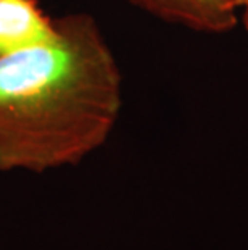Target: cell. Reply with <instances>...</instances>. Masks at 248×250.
Returning <instances> with one entry per match:
<instances>
[{
    "instance_id": "7a4b0ae2",
    "label": "cell",
    "mask_w": 248,
    "mask_h": 250,
    "mask_svg": "<svg viewBox=\"0 0 248 250\" xmlns=\"http://www.w3.org/2000/svg\"><path fill=\"white\" fill-rule=\"evenodd\" d=\"M142 12L198 33L219 34L235 28L247 0H128Z\"/></svg>"
},
{
    "instance_id": "277c9868",
    "label": "cell",
    "mask_w": 248,
    "mask_h": 250,
    "mask_svg": "<svg viewBox=\"0 0 248 250\" xmlns=\"http://www.w3.org/2000/svg\"><path fill=\"white\" fill-rule=\"evenodd\" d=\"M240 20L244 21L245 28L248 29V0H247V2H245L244 8H242V13H240Z\"/></svg>"
},
{
    "instance_id": "3957f363",
    "label": "cell",
    "mask_w": 248,
    "mask_h": 250,
    "mask_svg": "<svg viewBox=\"0 0 248 250\" xmlns=\"http://www.w3.org/2000/svg\"><path fill=\"white\" fill-rule=\"evenodd\" d=\"M57 33V18L39 0H0V58L45 44Z\"/></svg>"
},
{
    "instance_id": "6da1fadb",
    "label": "cell",
    "mask_w": 248,
    "mask_h": 250,
    "mask_svg": "<svg viewBox=\"0 0 248 250\" xmlns=\"http://www.w3.org/2000/svg\"><path fill=\"white\" fill-rule=\"evenodd\" d=\"M123 76L97 20L57 18L49 42L0 58V169L77 165L112 134Z\"/></svg>"
}]
</instances>
